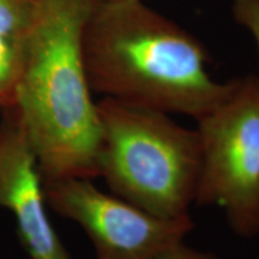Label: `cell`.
<instances>
[{"mask_svg":"<svg viewBox=\"0 0 259 259\" xmlns=\"http://www.w3.org/2000/svg\"><path fill=\"white\" fill-rule=\"evenodd\" d=\"M36 0H0V32L28 34L34 19Z\"/></svg>","mask_w":259,"mask_h":259,"instance_id":"ba28073f","label":"cell"},{"mask_svg":"<svg viewBox=\"0 0 259 259\" xmlns=\"http://www.w3.org/2000/svg\"><path fill=\"white\" fill-rule=\"evenodd\" d=\"M27 36L28 34L12 35L0 32V108L2 109L11 107L15 102L16 90L23 69Z\"/></svg>","mask_w":259,"mask_h":259,"instance_id":"52a82bcc","label":"cell"},{"mask_svg":"<svg viewBox=\"0 0 259 259\" xmlns=\"http://www.w3.org/2000/svg\"><path fill=\"white\" fill-rule=\"evenodd\" d=\"M82 51L92 90L167 114L198 120L234 84L216 82L205 47L143 2L100 0L84 27Z\"/></svg>","mask_w":259,"mask_h":259,"instance_id":"6da1fadb","label":"cell"},{"mask_svg":"<svg viewBox=\"0 0 259 259\" xmlns=\"http://www.w3.org/2000/svg\"><path fill=\"white\" fill-rule=\"evenodd\" d=\"M233 16L239 24L250 31L257 46L259 58V0H234ZM254 77L259 88V73Z\"/></svg>","mask_w":259,"mask_h":259,"instance_id":"9c48e42d","label":"cell"},{"mask_svg":"<svg viewBox=\"0 0 259 259\" xmlns=\"http://www.w3.org/2000/svg\"><path fill=\"white\" fill-rule=\"evenodd\" d=\"M99 177L115 196L163 219L189 215L196 203L202 147L197 130L167 113L103 97Z\"/></svg>","mask_w":259,"mask_h":259,"instance_id":"3957f363","label":"cell"},{"mask_svg":"<svg viewBox=\"0 0 259 259\" xmlns=\"http://www.w3.org/2000/svg\"><path fill=\"white\" fill-rule=\"evenodd\" d=\"M36 154L12 107L0 120V208L14 215L22 246L31 259H71L47 216Z\"/></svg>","mask_w":259,"mask_h":259,"instance_id":"8992f818","label":"cell"},{"mask_svg":"<svg viewBox=\"0 0 259 259\" xmlns=\"http://www.w3.org/2000/svg\"><path fill=\"white\" fill-rule=\"evenodd\" d=\"M202 171L196 203L218 206L233 232L259 236V88L234 79L231 93L198 120Z\"/></svg>","mask_w":259,"mask_h":259,"instance_id":"277c9868","label":"cell"},{"mask_svg":"<svg viewBox=\"0 0 259 259\" xmlns=\"http://www.w3.org/2000/svg\"><path fill=\"white\" fill-rule=\"evenodd\" d=\"M154 259H218L212 253L196 250L185 245V242H180L173 247L168 248L155 257Z\"/></svg>","mask_w":259,"mask_h":259,"instance_id":"30bf717a","label":"cell"},{"mask_svg":"<svg viewBox=\"0 0 259 259\" xmlns=\"http://www.w3.org/2000/svg\"><path fill=\"white\" fill-rule=\"evenodd\" d=\"M100 0H36L11 107L44 181L99 178L101 124L83 60L87 22Z\"/></svg>","mask_w":259,"mask_h":259,"instance_id":"7a4b0ae2","label":"cell"},{"mask_svg":"<svg viewBox=\"0 0 259 259\" xmlns=\"http://www.w3.org/2000/svg\"><path fill=\"white\" fill-rule=\"evenodd\" d=\"M46 203L82 227L97 259H154L184 241L193 229L190 215L163 219L107 194L80 178L44 181Z\"/></svg>","mask_w":259,"mask_h":259,"instance_id":"5b68a950","label":"cell"},{"mask_svg":"<svg viewBox=\"0 0 259 259\" xmlns=\"http://www.w3.org/2000/svg\"><path fill=\"white\" fill-rule=\"evenodd\" d=\"M134 2H143V3H144L145 0H134Z\"/></svg>","mask_w":259,"mask_h":259,"instance_id":"8fae6325","label":"cell"}]
</instances>
